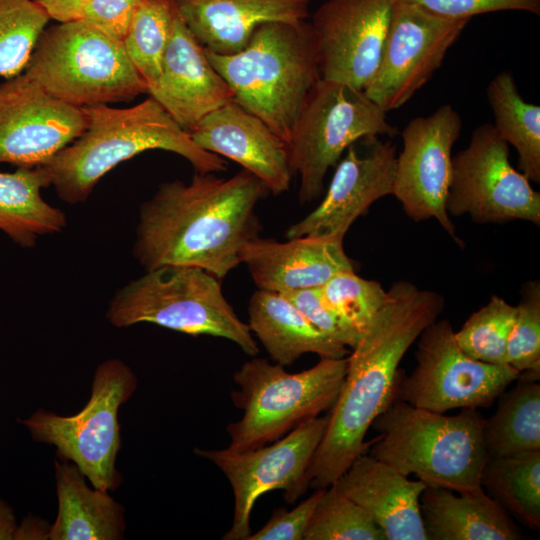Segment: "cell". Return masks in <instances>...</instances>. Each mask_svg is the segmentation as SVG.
<instances>
[{"mask_svg":"<svg viewBox=\"0 0 540 540\" xmlns=\"http://www.w3.org/2000/svg\"><path fill=\"white\" fill-rule=\"evenodd\" d=\"M268 193L245 169L228 178L195 172L189 183L164 182L140 206L133 255L145 271L194 266L221 280L259 237L255 209Z\"/></svg>","mask_w":540,"mask_h":540,"instance_id":"6da1fadb","label":"cell"},{"mask_svg":"<svg viewBox=\"0 0 540 540\" xmlns=\"http://www.w3.org/2000/svg\"><path fill=\"white\" fill-rule=\"evenodd\" d=\"M361 332L347 357V372L329 422L307 471L309 486L332 485L373 440L365 441L372 423L395 399L400 362L421 332L438 319L443 297L400 280Z\"/></svg>","mask_w":540,"mask_h":540,"instance_id":"7a4b0ae2","label":"cell"},{"mask_svg":"<svg viewBox=\"0 0 540 540\" xmlns=\"http://www.w3.org/2000/svg\"><path fill=\"white\" fill-rule=\"evenodd\" d=\"M81 108L87 117L83 133L42 165L50 186L66 203L86 201L105 174L147 150L182 156L196 173L227 169L224 158L200 148L150 96L128 108L106 104Z\"/></svg>","mask_w":540,"mask_h":540,"instance_id":"3957f363","label":"cell"},{"mask_svg":"<svg viewBox=\"0 0 540 540\" xmlns=\"http://www.w3.org/2000/svg\"><path fill=\"white\" fill-rule=\"evenodd\" d=\"M205 52L232 89L234 101L288 142L309 93L321 79L310 23H263L240 51Z\"/></svg>","mask_w":540,"mask_h":540,"instance_id":"277c9868","label":"cell"},{"mask_svg":"<svg viewBox=\"0 0 540 540\" xmlns=\"http://www.w3.org/2000/svg\"><path fill=\"white\" fill-rule=\"evenodd\" d=\"M485 421L475 408L447 416L394 400L371 425L379 435L369 455L427 487L472 491L489 460Z\"/></svg>","mask_w":540,"mask_h":540,"instance_id":"5b68a950","label":"cell"},{"mask_svg":"<svg viewBox=\"0 0 540 540\" xmlns=\"http://www.w3.org/2000/svg\"><path fill=\"white\" fill-rule=\"evenodd\" d=\"M107 321L117 328L152 323L191 336L225 338L255 356L247 323L225 298L220 280L194 266L166 265L131 280L111 298Z\"/></svg>","mask_w":540,"mask_h":540,"instance_id":"8992f818","label":"cell"},{"mask_svg":"<svg viewBox=\"0 0 540 540\" xmlns=\"http://www.w3.org/2000/svg\"><path fill=\"white\" fill-rule=\"evenodd\" d=\"M23 73L76 107L129 101L147 93L123 43L79 19L45 28Z\"/></svg>","mask_w":540,"mask_h":540,"instance_id":"52a82bcc","label":"cell"},{"mask_svg":"<svg viewBox=\"0 0 540 540\" xmlns=\"http://www.w3.org/2000/svg\"><path fill=\"white\" fill-rule=\"evenodd\" d=\"M347 357L321 358L313 367L289 373L280 364L252 358L234 373L231 397L242 417L227 426L231 451L265 446L331 409L342 389Z\"/></svg>","mask_w":540,"mask_h":540,"instance_id":"ba28073f","label":"cell"},{"mask_svg":"<svg viewBox=\"0 0 540 540\" xmlns=\"http://www.w3.org/2000/svg\"><path fill=\"white\" fill-rule=\"evenodd\" d=\"M137 384L128 365L107 359L96 368L90 397L79 412L64 416L41 408L18 421L34 441L54 446L60 461L74 463L93 487L115 491L123 481L116 468L121 449L118 413Z\"/></svg>","mask_w":540,"mask_h":540,"instance_id":"9c48e42d","label":"cell"},{"mask_svg":"<svg viewBox=\"0 0 540 540\" xmlns=\"http://www.w3.org/2000/svg\"><path fill=\"white\" fill-rule=\"evenodd\" d=\"M397 133L386 112L364 91L320 79L287 142L293 173L300 177V203L321 196L328 170L337 165L350 145L365 137H394Z\"/></svg>","mask_w":540,"mask_h":540,"instance_id":"30bf717a","label":"cell"},{"mask_svg":"<svg viewBox=\"0 0 540 540\" xmlns=\"http://www.w3.org/2000/svg\"><path fill=\"white\" fill-rule=\"evenodd\" d=\"M415 359L412 373L400 378L395 400L437 413L489 407L520 376L507 364L468 356L447 319H437L421 332Z\"/></svg>","mask_w":540,"mask_h":540,"instance_id":"8fae6325","label":"cell"},{"mask_svg":"<svg viewBox=\"0 0 540 540\" xmlns=\"http://www.w3.org/2000/svg\"><path fill=\"white\" fill-rule=\"evenodd\" d=\"M446 210L480 224L524 220L540 225V193L512 166L509 144L492 123L477 126L467 147L453 156Z\"/></svg>","mask_w":540,"mask_h":540,"instance_id":"7c38bea8","label":"cell"},{"mask_svg":"<svg viewBox=\"0 0 540 540\" xmlns=\"http://www.w3.org/2000/svg\"><path fill=\"white\" fill-rule=\"evenodd\" d=\"M329 414L302 422L270 446L244 451L228 448L195 453L214 463L227 477L234 494V516L223 540H246L251 534L252 509L263 494L282 490L288 503L303 495L309 482L307 471L321 443Z\"/></svg>","mask_w":540,"mask_h":540,"instance_id":"4fadbf2b","label":"cell"},{"mask_svg":"<svg viewBox=\"0 0 540 540\" xmlns=\"http://www.w3.org/2000/svg\"><path fill=\"white\" fill-rule=\"evenodd\" d=\"M469 21L393 0L381 61L366 96L386 113L402 107L440 68Z\"/></svg>","mask_w":540,"mask_h":540,"instance_id":"5bb4252c","label":"cell"},{"mask_svg":"<svg viewBox=\"0 0 540 540\" xmlns=\"http://www.w3.org/2000/svg\"><path fill=\"white\" fill-rule=\"evenodd\" d=\"M461 129V117L450 104L410 120L401 133L403 148L396 157L392 191L408 217L416 222L434 218L459 245L462 242L446 210V199L452 148Z\"/></svg>","mask_w":540,"mask_h":540,"instance_id":"9a60e30c","label":"cell"},{"mask_svg":"<svg viewBox=\"0 0 540 540\" xmlns=\"http://www.w3.org/2000/svg\"><path fill=\"white\" fill-rule=\"evenodd\" d=\"M393 0H327L312 16L321 79L364 91L387 38Z\"/></svg>","mask_w":540,"mask_h":540,"instance_id":"2e32d148","label":"cell"},{"mask_svg":"<svg viewBox=\"0 0 540 540\" xmlns=\"http://www.w3.org/2000/svg\"><path fill=\"white\" fill-rule=\"evenodd\" d=\"M86 125L81 107L51 96L23 72L0 83V163L42 166Z\"/></svg>","mask_w":540,"mask_h":540,"instance_id":"e0dca14e","label":"cell"},{"mask_svg":"<svg viewBox=\"0 0 540 540\" xmlns=\"http://www.w3.org/2000/svg\"><path fill=\"white\" fill-rule=\"evenodd\" d=\"M364 149L350 145L339 160L320 204L286 231L287 239L324 237L343 240L355 220L377 200L392 195L397 149L390 140L365 137Z\"/></svg>","mask_w":540,"mask_h":540,"instance_id":"ac0fdd59","label":"cell"},{"mask_svg":"<svg viewBox=\"0 0 540 540\" xmlns=\"http://www.w3.org/2000/svg\"><path fill=\"white\" fill-rule=\"evenodd\" d=\"M147 93L189 133L209 113L234 101L232 89L178 13L161 75Z\"/></svg>","mask_w":540,"mask_h":540,"instance_id":"d6986e66","label":"cell"},{"mask_svg":"<svg viewBox=\"0 0 540 540\" xmlns=\"http://www.w3.org/2000/svg\"><path fill=\"white\" fill-rule=\"evenodd\" d=\"M202 149L228 158L280 195L289 190L293 170L287 142L264 121L231 101L205 116L190 132Z\"/></svg>","mask_w":540,"mask_h":540,"instance_id":"ffe728a7","label":"cell"},{"mask_svg":"<svg viewBox=\"0 0 540 540\" xmlns=\"http://www.w3.org/2000/svg\"><path fill=\"white\" fill-rule=\"evenodd\" d=\"M258 289L276 293L320 288L342 271H354L343 240L297 237L278 242L257 237L241 251Z\"/></svg>","mask_w":540,"mask_h":540,"instance_id":"44dd1931","label":"cell"},{"mask_svg":"<svg viewBox=\"0 0 540 540\" xmlns=\"http://www.w3.org/2000/svg\"><path fill=\"white\" fill-rule=\"evenodd\" d=\"M332 485L370 514L386 540H428L420 510L427 487L422 481L365 452Z\"/></svg>","mask_w":540,"mask_h":540,"instance_id":"7402d4cb","label":"cell"},{"mask_svg":"<svg viewBox=\"0 0 540 540\" xmlns=\"http://www.w3.org/2000/svg\"><path fill=\"white\" fill-rule=\"evenodd\" d=\"M179 17L214 53L232 54L245 47L254 30L267 22H301L310 0H173Z\"/></svg>","mask_w":540,"mask_h":540,"instance_id":"603a6c76","label":"cell"},{"mask_svg":"<svg viewBox=\"0 0 540 540\" xmlns=\"http://www.w3.org/2000/svg\"><path fill=\"white\" fill-rule=\"evenodd\" d=\"M420 510L428 540H517L521 533L503 506L479 487L454 492L426 487Z\"/></svg>","mask_w":540,"mask_h":540,"instance_id":"cb8c5ba5","label":"cell"},{"mask_svg":"<svg viewBox=\"0 0 540 540\" xmlns=\"http://www.w3.org/2000/svg\"><path fill=\"white\" fill-rule=\"evenodd\" d=\"M247 323L271 359L282 366L293 364L302 355L343 358L349 348L318 330L283 294L256 290L248 305Z\"/></svg>","mask_w":540,"mask_h":540,"instance_id":"d4e9b609","label":"cell"},{"mask_svg":"<svg viewBox=\"0 0 540 540\" xmlns=\"http://www.w3.org/2000/svg\"><path fill=\"white\" fill-rule=\"evenodd\" d=\"M86 477L69 461H55L57 516L50 540H120L125 509L108 491L87 485Z\"/></svg>","mask_w":540,"mask_h":540,"instance_id":"484cf974","label":"cell"},{"mask_svg":"<svg viewBox=\"0 0 540 540\" xmlns=\"http://www.w3.org/2000/svg\"><path fill=\"white\" fill-rule=\"evenodd\" d=\"M49 186L43 166L0 171V230L23 248H32L40 237L67 226L65 212L41 195V189Z\"/></svg>","mask_w":540,"mask_h":540,"instance_id":"4316f807","label":"cell"},{"mask_svg":"<svg viewBox=\"0 0 540 540\" xmlns=\"http://www.w3.org/2000/svg\"><path fill=\"white\" fill-rule=\"evenodd\" d=\"M487 99L494 115L498 136L511 144L517 165L531 182H540V106L520 95L511 72L502 71L489 82Z\"/></svg>","mask_w":540,"mask_h":540,"instance_id":"83f0119b","label":"cell"},{"mask_svg":"<svg viewBox=\"0 0 540 540\" xmlns=\"http://www.w3.org/2000/svg\"><path fill=\"white\" fill-rule=\"evenodd\" d=\"M517 381L499 396L497 411L485 421L489 458L540 450V385L538 381Z\"/></svg>","mask_w":540,"mask_h":540,"instance_id":"f1b7e54d","label":"cell"},{"mask_svg":"<svg viewBox=\"0 0 540 540\" xmlns=\"http://www.w3.org/2000/svg\"><path fill=\"white\" fill-rule=\"evenodd\" d=\"M481 485L529 528L540 527V450L489 458Z\"/></svg>","mask_w":540,"mask_h":540,"instance_id":"f546056e","label":"cell"},{"mask_svg":"<svg viewBox=\"0 0 540 540\" xmlns=\"http://www.w3.org/2000/svg\"><path fill=\"white\" fill-rule=\"evenodd\" d=\"M177 11L173 0H138L122 43L147 91L159 79Z\"/></svg>","mask_w":540,"mask_h":540,"instance_id":"4dcf8cb0","label":"cell"},{"mask_svg":"<svg viewBox=\"0 0 540 540\" xmlns=\"http://www.w3.org/2000/svg\"><path fill=\"white\" fill-rule=\"evenodd\" d=\"M50 19L37 0H0V76L25 70Z\"/></svg>","mask_w":540,"mask_h":540,"instance_id":"1f68e13d","label":"cell"},{"mask_svg":"<svg viewBox=\"0 0 540 540\" xmlns=\"http://www.w3.org/2000/svg\"><path fill=\"white\" fill-rule=\"evenodd\" d=\"M304 540H386L370 514L334 485L324 489Z\"/></svg>","mask_w":540,"mask_h":540,"instance_id":"d6a6232c","label":"cell"},{"mask_svg":"<svg viewBox=\"0 0 540 540\" xmlns=\"http://www.w3.org/2000/svg\"><path fill=\"white\" fill-rule=\"evenodd\" d=\"M516 306L493 295L455 332L457 344L468 356L489 364H506L508 336Z\"/></svg>","mask_w":540,"mask_h":540,"instance_id":"836d02e7","label":"cell"},{"mask_svg":"<svg viewBox=\"0 0 540 540\" xmlns=\"http://www.w3.org/2000/svg\"><path fill=\"white\" fill-rule=\"evenodd\" d=\"M515 318L508 336L506 364L519 374L518 379L540 378V282L529 280L521 287Z\"/></svg>","mask_w":540,"mask_h":540,"instance_id":"e575fe53","label":"cell"},{"mask_svg":"<svg viewBox=\"0 0 540 540\" xmlns=\"http://www.w3.org/2000/svg\"><path fill=\"white\" fill-rule=\"evenodd\" d=\"M320 292L325 302L360 333L388 299V291L375 280L342 271L331 277Z\"/></svg>","mask_w":540,"mask_h":540,"instance_id":"d590c367","label":"cell"},{"mask_svg":"<svg viewBox=\"0 0 540 540\" xmlns=\"http://www.w3.org/2000/svg\"><path fill=\"white\" fill-rule=\"evenodd\" d=\"M283 295L330 339L348 348L354 347L361 333L325 302L320 288L297 290Z\"/></svg>","mask_w":540,"mask_h":540,"instance_id":"8d00e7d4","label":"cell"},{"mask_svg":"<svg viewBox=\"0 0 540 540\" xmlns=\"http://www.w3.org/2000/svg\"><path fill=\"white\" fill-rule=\"evenodd\" d=\"M324 489H316L310 497L291 510L276 509L267 523L246 540H304Z\"/></svg>","mask_w":540,"mask_h":540,"instance_id":"74e56055","label":"cell"},{"mask_svg":"<svg viewBox=\"0 0 540 540\" xmlns=\"http://www.w3.org/2000/svg\"><path fill=\"white\" fill-rule=\"evenodd\" d=\"M418 4L429 11L450 18L471 19L475 15L524 11L540 14V0H395Z\"/></svg>","mask_w":540,"mask_h":540,"instance_id":"f35d334b","label":"cell"},{"mask_svg":"<svg viewBox=\"0 0 540 540\" xmlns=\"http://www.w3.org/2000/svg\"><path fill=\"white\" fill-rule=\"evenodd\" d=\"M138 0H85L73 19L83 20L123 41Z\"/></svg>","mask_w":540,"mask_h":540,"instance_id":"ab89813d","label":"cell"},{"mask_svg":"<svg viewBox=\"0 0 540 540\" xmlns=\"http://www.w3.org/2000/svg\"><path fill=\"white\" fill-rule=\"evenodd\" d=\"M49 532L50 526L45 520L30 515L17 526L14 540L49 539Z\"/></svg>","mask_w":540,"mask_h":540,"instance_id":"60d3db41","label":"cell"},{"mask_svg":"<svg viewBox=\"0 0 540 540\" xmlns=\"http://www.w3.org/2000/svg\"><path fill=\"white\" fill-rule=\"evenodd\" d=\"M51 19L58 22L72 20L85 0H37Z\"/></svg>","mask_w":540,"mask_h":540,"instance_id":"b9f144b4","label":"cell"},{"mask_svg":"<svg viewBox=\"0 0 540 540\" xmlns=\"http://www.w3.org/2000/svg\"><path fill=\"white\" fill-rule=\"evenodd\" d=\"M17 526L12 508L0 499V540H14Z\"/></svg>","mask_w":540,"mask_h":540,"instance_id":"7bdbcfd3","label":"cell"}]
</instances>
